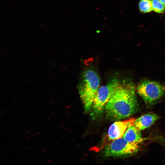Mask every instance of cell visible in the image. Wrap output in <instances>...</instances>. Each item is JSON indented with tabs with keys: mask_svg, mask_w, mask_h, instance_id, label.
Wrapping results in <instances>:
<instances>
[{
	"mask_svg": "<svg viewBox=\"0 0 165 165\" xmlns=\"http://www.w3.org/2000/svg\"><path fill=\"white\" fill-rule=\"evenodd\" d=\"M3 115V113H1V114L0 116H1L2 115Z\"/></svg>",
	"mask_w": 165,
	"mask_h": 165,
	"instance_id": "obj_34",
	"label": "cell"
},
{
	"mask_svg": "<svg viewBox=\"0 0 165 165\" xmlns=\"http://www.w3.org/2000/svg\"><path fill=\"white\" fill-rule=\"evenodd\" d=\"M27 148V146H25V147H24L23 148H24H24Z\"/></svg>",
	"mask_w": 165,
	"mask_h": 165,
	"instance_id": "obj_36",
	"label": "cell"
},
{
	"mask_svg": "<svg viewBox=\"0 0 165 165\" xmlns=\"http://www.w3.org/2000/svg\"><path fill=\"white\" fill-rule=\"evenodd\" d=\"M18 120V118H16L14 120V121H16Z\"/></svg>",
	"mask_w": 165,
	"mask_h": 165,
	"instance_id": "obj_20",
	"label": "cell"
},
{
	"mask_svg": "<svg viewBox=\"0 0 165 165\" xmlns=\"http://www.w3.org/2000/svg\"><path fill=\"white\" fill-rule=\"evenodd\" d=\"M46 149H43V150H42V152H44L45 151H46Z\"/></svg>",
	"mask_w": 165,
	"mask_h": 165,
	"instance_id": "obj_19",
	"label": "cell"
},
{
	"mask_svg": "<svg viewBox=\"0 0 165 165\" xmlns=\"http://www.w3.org/2000/svg\"><path fill=\"white\" fill-rule=\"evenodd\" d=\"M46 148V147L43 148H42V150L45 149Z\"/></svg>",
	"mask_w": 165,
	"mask_h": 165,
	"instance_id": "obj_27",
	"label": "cell"
},
{
	"mask_svg": "<svg viewBox=\"0 0 165 165\" xmlns=\"http://www.w3.org/2000/svg\"><path fill=\"white\" fill-rule=\"evenodd\" d=\"M32 148L31 147H30V148H28L27 149V150H31V148Z\"/></svg>",
	"mask_w": 165,
	"mask_h": 165,
	"instance_id": "obj_14",
	"label": "cell"
},
{
	"mask_svg": "<svg viewBox=\"0 0 165 165\" xmlns=\"http://www.w3.org/2000/svg\"><path fill=\"white\" fill-rule=\"evenodd\" d=\"M5 112V111H4H4L2 110V111L1 112V113H3L4 112Z\"/></svg>",
	"mask_w": 165,
	"mask_h": 165,
	"instance_id": "obj_21",
	"label": "cell"
},
{
	"mask_svg": "<svg viewBox=\"0 0 165 165\" xmlns=\"http://www.w3.org/2000/svg\"><path fill=\"white\" fill-rule=\"evenodd\" d=\"M138 107L134 84L124 82L120 83L105 108L108 117L118 120L129 117L137 111Z\"/></svg>",
	"mask_w": 165,
	"mask_h": 165,
	"instance_id": "obj_1",
	"label": "cell"
},
{
	"mask_svg": "<svg viewBox=\"0 0 165 165\" xmlns=\"http://www.w3.org/2000/svg\"><path fill=\"white\" fill-rule=\"evenodd\" d=\"M120 82L115 78L105 85L99 87L94 99L91 107V116L95 118L100 115L106 105L115 92Z\"/></svg>",
	"mask_w": 165,
	"mask_h": 165,
	"instance_id": "obj_4",
	"label": "cell"
},
{
	"mask_svg": "<svg viewBox=\"0 0 165 165\" xmlns=\"http://www.w3.org/2000/svg\"><path fill=\"white\" fill-rule=\"evenodd\" d=\"M139 8L142 13L151 12L153 10L152 0H141L139 3Z\"/></svg>",
	"mask_w": 165,
	"mask_h": 165,
	"instance_id": "obj_9",
	"label": "cell"
},
{
	"mask_svg": "<svg viewBox=\"0 0 165 165\" xmlns=\"http://www.w3.org/2000/svg\"><path fill=\"white\" fill-rule=\"evenodd\" d=\"M164 5L165 7V0H159Z\"/></svg>",
	"mask_w": 165,
	"mask_h": 165,
	"instance_id": "obj_11",
	"label": "cell"
},
{
	"mask_svg": "<svg viewBox=\"0 0 165 165\" xmlns=\"http://www.w3.org/2000/svg\"><path fill=\"white\" fill-rule=\"evenodd\" d=\"M14 125V123H11L10 125V126H12L13 125Z\"/></svg>",
	"mask_w": 165,
	"mask_h": 165,
	"instance_id": "obj_23",
	"label": "cell"
},
{
	"mask_svg": "<svg viewBox=\"0 0 165 165\" xmlns=\"http://www.w3.org/2000/svg\"><path fill=\"white\" fill-rule=\"evenodd\" d=\"M52 103V102H50V104H51V103Z\"/></svg>",
	"mask_w": 165,
	"mask_h": 165,
	"instance_id": "obj_42",
	"label": "cell"
},
{
	"mask_svg": "<svg viewBox=\"0 0 165 165\" xmlns=\"http://www.w3.org/2000/svg\"><path fill=\"white\" fill-rule=\"evenodd\" d=\"M35 122L36 123H38V122H39V120H36V121H35Z\"/></svg>",
	"mask_w": 165,
	"mask_h": 165,
	"instance_id": "obj_22",
	"label": "cell"
},
{
	"mask_svg": "<svg viewBox=\"0 0 165 165\" xmlns=\"http://www.w3.org/2000/svg\"><path fill=\"white\" fill-rule=\"evenodd\" d=\"M41 143V142H40L38 143L37 144V145H38L40 144Z\"/></svg>",
	"mask_w": 165,
	"mask_h": 165,
	"instance_id": "obj_29",
	"label": "cell"
},
{
	"mask_svg": "<svg viewBox=\"0 0 165 165\" xmlns=\"http://www.w3.org/2000/svg\"><path fill=\"white\" fill-rule=\"evenodd\" d=\"M54 136V135H51V136H50V138H52V137H53Z\"/></svg>",
	"mask_w": 165,
	"mask_h": 165,
	"instance_id": "obj_31",
	"label": "cell"
},
{
	"mask_svg": "<svg viewBox=\"0 0 165 165\" xmlns=\"http://www.w3.org/2000/svg\"><path fill=\"white\" fill-rule=\"evenodd\" d=\"M31 138L30 137H27L26 138V139H28V140H29L30 139H31Z\"/></svg>",
	"mask_w": 165,
	"mask_h": 165,
	"instance_id": "obj_12",
	"label": "cell"
},
{
	"mask_svg": "<svg viewBox=\"0 0 165 165\" xmlns=\"http://www.w3.org/2000/svg\"><path fill=\"white\" fill-rule=\"evenodd\" d=\"M33 112H31V113H30V114H33Z\"/></svg>",
	"mask_w": 165,
	"mask_h": 165,
	"instance_id": "obj_30",
	"label": "cell"
},
{
	"mask_svg": "<svg viewBox=\"0 0 165 165\" xmlns=\"http://www.w3.org/2000/svg\"><path fill=\"white\" fill-rule=\"evenodd\" d=\"M40 148H39L37 150V151H39L40 150Z\"/></svg>",
	"mask_w": 165,
	"mask_h": 165,
	"instance_id": "obj_33",
	"label": "cell"
},
{
	"mask_svg": "<svg viewBox=\"0 0 165 165\" xmlns=\"http://www.w3.org/2000/svg\"><path fill=\"white\" fill-rule=\"evenodd\" d=\"M25 132V130L24 131H23L21 133H22V134L24 133V132Z\"/></svg>",
	"mask_w": 165,
	"mask_h": 165,
	"instance_id": "obj_26",
	"label": "cell"
},
{
	"mask_svg": "<svg viewBox=\"0 0 165 165\" xmlns=\"http://www.w3.org/2000/svg\"><path fill=\"white\" fill-rule=\"evenodd\" d=\"M24 138V137H21V138Z\"/></svg>",
	"mask_w": 165,
	"mask_h": 165,
	"instance_id": "obj_43",
	"label": "cell"
},
{
	"mask_svg": "<svg viewBox=\"0 0 165 165\" xmlns=\"http://www.w3.org/2000/svg\"><path fill=\"white\" fill-rule=\"evenodd\" d=\"M79 91L83 103L85 111H88L91 108L96 94L99 88L100 80L97 73L91 69L84 73Z\"/></svg>",
	"mask_w": 165,
	"mask_h": 165,
	"instance_id": "obj_2",
	"label": "cell"
},
{
	"mask_svg": "<svg viewBox=\"0 0 165 165\" xmlns=\"http://www.w3.org/2000/svg\"><path fill=\"white\" fill-rule=\"evenodd\" d=\"M4 109V108H2V109H1V110L2 111Z\"/></svg>",
	"mask_w": 165,
	"mask_h": 165,
	"instance_id": "obj_41",
	"label": "cell"
},
{
	"mask_svg": "<svg viewBox=\"0 0 165 165\" xmlns=\"http://www.w3.org/2000/svg\"><path fill=\"white\" fill-rule=\"evenodd\" d=\"M53 161V160H49L48 162V163H50L52 161Z\"/></svg>",
	"mask_w": 165,
	"mask_h": 165,
	"instance_id": "obj_13",
	"label": "cell"
},
{
	"mask_svg": "<svg viewBox=\"0 0 165 165\" xmlns=\"http://www.w3.org/2000/svg\"><path fill=\"white\" fill-rule=\"evenodd\" d=\"M122 137L130 143H139L143 140L140 130L135 126L134 123L128 127Z\"/></svg>",
	"mask_w": 165,
	"mask_h": 165,
	"instance_id": "obj_8",
	"label": "cell"
},
{
	"mask_svg": "<svg viewBox=\"0 0 165 165\" xmlns=\"http://www.w3.org/2000/svg\"><path fill=\"white\" fill-rule=\"evenodd\" d=\"M51 128V127H49L48 128V129H50Z\"/></svg>",
	"mask_w": 165,
	"mask_h": 165,
	"instance_id": "obj_40",
	"label": "cell"
},
{
	"mask_svg": "<svg viewBox=\"0 0 165 165\" xmlns=\"http://www.w3.org/2000/svg\"><path fill=\"white\" fill-rule=\"evenodd\" d=\"M137 92L145 104L150 106L160 99L165 93V83L148 79L138 83Z\"/></svg>",
	"mask_w": 165,
	"mask_h": 165,
	"instance_id": "obj_3",
	"label": "cell"
},
{
	"mask_svg": "<svg viewBox=\"0 0 165 165\" xmlns=\"http://www.w3.org/2000/svg\"><path fill=\"white\" fill-rule=\"evenodd\" d=\"M139 144L129 142L122 137L112 141L107 145L105 148L104 154L107 156L113 157L132 154L138 150Z\"/></svg>",
	"mask_w": 165,
	"mask_h": 165,
	"instance_id": "obj_5",
	"label": "cell"
},
{
	"mask_svg": "<svg viewBox=\"0 0 165 165\" xmlns=\"http://www.w3.org/2000/svg\"><path fill=\"white\" fill-rule=\"evenodd\" d=\"M35 134H32L31 135V136H34V135H35Z\"/></svg>",
	"mask_w": 165,
	"mask_h": 165,
	"instance_id": "obj_24",
	"label": "cell"
},
{
	"mask_svg": "<svg viewBox=\"0 0 165 165\" xmlns=\"http://www.w3.org/2000/svg\"><path fill=\"white\" fill-rule=\"evenodd\" d=\"M153 10L157 13H162L165 7L159 0H152Z\"/></svg>",
	"mask_w": 165,
	"mask_h": 165,
	"instance_id": "obj_10",
	"label": "cell"
},
{
	"mask_svg": "<svg viewBox=\"0 0 165 165\" xmlns=\"http://www.w3.org/2000/svg\"><path fill=\"white\" fill-rule=\"evenodd\" d=\"M44 119V118H42L41 119V120H42L43 119Z\"/></svg>",
	"mask_w": 165,
	"mask_h": 165,
	"instance_id": "obj_28",
	"label": "cell"
},
{
	"mask_svg": "<svg viewBox=\"0 0 165 165\" xmlns=\"http://www.w3.org/2000/svg\"><path fill=\"white\" fill-rule=\"evenodd\" d=\"M55 112H54L53 111V112H52L51 113V115H53V114H55Z\"/></svg>",
	"mask_w": 165,
	"mask_h": 165,
	"instance_id": "obj_15",
	"label": "cell"
},
{
	"mask_svg": "<svg viewBox=\"0 0 165 165\" xmlns=\"http://www.w3.org/2000/svg\"><path fill=\"white\" fill-rule=\"evenodd\" d=\"M135 120L134 118H131L113 123L109 128L106 141L112 142L122 137L127 129L134 122Z\"/></svg>",
	"mask_w": 165,
	"mask_h": 165,
	"instance_id": "obj_6",
	"label": "cell"
},
{
	"mask_svg": "<svg viewBox=\"0 0 165 165\" xmlns=\"http://www.w3.org/2000/svg\"><path fill=\"white\" fill-rule=\"evenodd\" d=\"M16 135H13L12 136V137H14Z\"/></svg>",
	"mask_w": 165,
	"mask_h": 165,
	"instance_id": "obj_32",
	"label": "cell"
},
{
	"mask_svg": "<svg viewBox=\"0 0 165 165\" xmlns=\"http://www.w3.org/2000/svg\"><path fill=\"white\" fill-rule=\"evenodd\" d=\"M159 118V116L157 115L154 113H148L135 119L134 124L141 131L150 127Z\"/></svg>",
	"mask_w": 165,
	"mask_h": 165,
	"instance_id": "obj_7",
	"label": "cell"
},
{
	"mask_svg": "<svg viewBox=\"0 0 165 165\" xmlns=\"http://www.w3.org/2000/svg\"><path fill=\"white\" fill-rule=\"evenodd\" d=\"M31 132V130H28V131H27V133H30Z\"/></svg>",
	"mask_w": 165,
	"mask_h": 165,
	"instance_id": "obj_16",
	"label": "cell"
},
{
	"mask_svg": "<svg viewBox=\"0 0 165 165\" xmlns=\"http://www.w3.org/2000/svg\"><path fill=\"white\" fill-rule=\"evenodd\" d=\"M28 111V110H26V111L25 112H27Z\"/></svg>",
	"mask_w": 165,
	"mask_h": 165,
	"instance_id": "obj_37",
	"label": "cell"
},
{
	"mask_svg": "<svg viewBox=\"0 0 165 165\" xmlns=\"http://www.w3.org/2000/svg\"><path fill=\"white\" fill-rule=\"evenodd\" d=\"M4 155V154H2L1 155V156H3V155Z\"/></svg>",
	"mask_w": 165,
	"mask_h": 165,
	"instance_id": "obj_38",
	"label": "cell"
},
{
	"mask_svg": "<svg viewBox=\"0 0 165 165\" xmlns=\"http://www.w3.org/2000/svg\"><path fill=\"white\" fill-rule=\"evenodd\" d=\"M33 129V128H31L30 129V130H32Z\"/></svg>",
	"mask_w": 165,
	"mask_h": 165,
	"instance_id": "obj_35",
	"label": "cell"
},
{
	"mask_svg": "<svg viewBox=\"0 0 165 165\" xmlns=\"http://www.w3.org/2000/svg\"><path fill=\"white\" fill-rule=\"evenodd\" d=\"M38 112V111H36L35 112V113H37Z\"/></svg>",
	"mask_w": 165,
	"mask_h": 165,
	"instance_id": "obj_39",
	"label": "cell"
},
{
	"mask_svg": "<svg viewBox=\"0 0 165 165\" xmlns=\"http://www.w3.org/2000/svg\"><path fill=\"white\" fill-rule=\"evenodd\" d=\"M52 118V117L51 116H50L48 117V119H50Z\"/></svg>",
	"mask_w": 165,
	"mask_h": 165,
	"instance_id": "obj_17",
	"label": "cell"
},
{
	"mask_svg": "<svg viewBox=\"0 0 165 165\" xmlns=\"http://www.w3.org/2000/svg\"><path fill=\"white\" fill-rule=\"evenodd\" d=\"M55 140H56L55 139H54L52 141V142H53L54 141H55Z\"/></svg>",
	"mask_w": 165,
	"mask_h": 165,
	"instance_id": "obj_25",
	"label": "cell"
},
{
	"mask_svg": "<svg viewBox=\"0 0 165 165\" xmlns=\"http://www.w3.org/2000/svg\"><path fill=\"white\" fill-rule=\"evenodd\" d=\"M41 134V132H38L36 134L37 135H38L39 134Z\"/></svg>",
	"mask_w": 165,
	"mask_h": 165,
	"instance_id": "obj_18",
	"label": "cell"
}]
</instances>
